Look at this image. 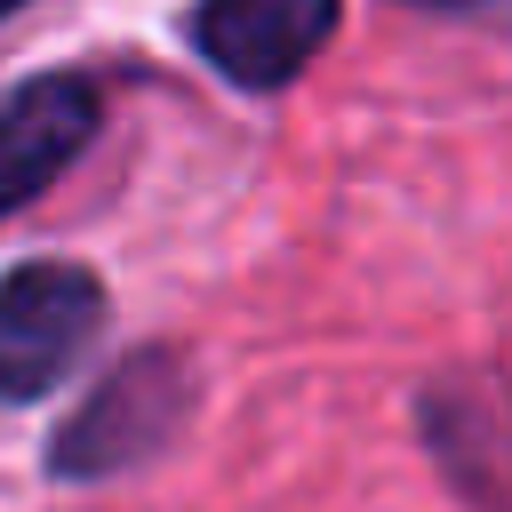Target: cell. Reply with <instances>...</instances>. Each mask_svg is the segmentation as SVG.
I'll return each mask as SVG.
<instances>
[{
	"label": "cell",
	"instance_id": "cell-1",
	"mask_svg": "<svg viewBox=\"0 0 512 512\" xmlns=\"http://www.w3.org/2000/svg\"><path fill=\"white\" fill-rule=\"evenodd\" d=\"M184 400H192V384H184V368H176L168 352L120 360V368L80 400V416L56 432V448H48L56 480H104V472L144 464V456L168 448V432L184 424Z\"/></svg>",
	"mask_w": 512,
	"mask_h": 512
},
{
	"label": "cell",
	"instance_id": "cell-2",
	"mask_svg": "<svg viewBox=\"0 0 512 512\" xmlns=\"http://www.w3.org/2000/svg\"><path fill=\"white\" fill-rule=\"evenodd\" d=\"M104 288L80 264H16L0 288V384L8 400H40L96 344Z\"/></svg>",
	"mask_w": 512,
	"mask_h": 512
},
{
	"label": "cell",
	"instance_id": "cell-3",
	"mask_svg": "<svg viewBox=\"0 0 512 512\" xmlns=\"http://www.w3.org/2000/svg\"><path fill=\"white\" fill-rule=\"evenodd\" d=\"M328 32H336V0H200L192 8V48L240 88L296 80Z\"/></svg>",
	"mask_w": 512,
	"mask_h": 512
},
{
	"label": "cell",
	"instance_id": "cell-4",
	"mask_svg": "<svg viewBox=\"0 0 512 512\" xmlns=\"http://www.w3.org/2000/svg\"><path fill=\"white\" fill-rule=\"evenodd\" d=\"M96 136V96H88V80H72V72H40V80H24L16 96H8V176H0V192H8V208H24L80 144Z\"/></svg>",
	"mask_w": 512,
	"mask_h": 512
},
{
	"label": "cell",
	"instance_id": "cell-5",
	"mask_svg": "<svg viewBox=\"0 0 512 512\" xmlns=\"http://www.w3.org/2000/svg\"><path fill=\"white\" fill-rule=\"evenodd\" d=\"M424 8H472V0H424Z\"/></svg>",
	"mask_w": 512,
	"mask_h": 512
}]
</instances>
